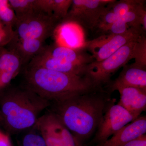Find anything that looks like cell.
I'll return each instance as SVG.
<instances>
[{"label":"cell","mask_w":146,"mask_h":146,"mask_svg":"<svg viewBox=\"0 0 146 146\" xmlns=\"http://www.w3.org/2000/svg\"><path fill=\"white\" fill-rule=\"evenodd\" d=\"M112 98L104 89L51 102L48 108L70 130L79 146L95 134Z\"/></svg>","instance_id":"6da1fadb"},{"label":"cell","mask_w":146,"mask_h":146,"mask_svg":"<svg viewBox=\"0 0 146 146\" xmlns=\"http://www.w3.org/2000/svg\"><path fill=\"white\" fill-rule=\"evenodd\" d=\"M25 86L50 102L57 101L101 89L86 76L70 74L27 64Z\"/></svg>","instance_id":"7a4b0ae2"},{"label":"cell","mask_w":146,"mask_h":146,"mask_svg":"<svg viewBox=\"0 0 146 146\" xmlns=\"http://www.w3.org/2000/svg\"><path fill=\"white\" fill-rule=\"evenodd\" d=\"M50 104L25 86L9 87L0 94V121L9 133H21L35 125Z\"/></svg>","instance_id":"3957f363"},{"label":"cell","mask_w":146,"mask_h":146,"mask_svg":"<svg viewBox=\"0 0 146 146\" xmlns=\"http://www.w3.org/2000/svg\"><path fill=\"white\" fill-rule=\"evenodd\" d=\"M137 39L126 44L104 60L99 62L94 60L86 65L85 76L97 88L105 89L112 81V75L133 59V49Z\"/></svg>","instance_id":"277c9868"},{"label":"cell","mask_w":146,"mask_h":146,"mask_svg":"<svg viewBox=\"0 0 146 146\" xmlns=\"http://www.w3.org/2000/svg\"><path fill=\"white\" fill-rule=\"evenodd\" d=\"M59 21L39 11L18 18L14 27L13 39H34L46 41L54 33Z\"/></svg>","instance_id":"5b68a950"},{"label":"cell","mask_w":146,"mask_h":146,"mask_svg":"<svg viewBox=\"0 0 146 146\" xmlns=\"http://www.w3.org/2000/svg\"><path fill=\"white\" fill-rule=\"evenodd\" d=\"M115 0H72L70 9L60 24H75L93 31L108 5Z\"/></svg>","instance_id":"8992f818"},{"label":"cell","mask_w":146,"mask_h":146,"mask_svg":"<svg viewBox=\"0 0 146 146\" xmlns=\"http://www.w3.org/2000/svg\"><path fill=\"white\" fill-rule=\"evenodd\" d=\"M145 33L143 29L129 28L124 33L117 35H106L87 42L83 46L91 53L95 61H99L113 54L121 47Z\"/></svg>","instance_id":"52a82bcc"},{"label":"cell","mask_w":146,"mask_h":146,"mask_svg":"<svg viewBox=\"0 0 146 146\" xmlns=\"http://www.w3.org/2000/svg\"><path fill=\"white\" fill-rule=\"evenodd\" d=\"M116 99H112L108 106L92 142L96 145L102 143L110 136L134 121L133 116L120 105L115 104Z\"/></svg>","instance_id":"ba28073f"},{"label":"cell","mask_w":146,"mask_h":146,"mask_svg":"<svg viewBox=\"0 0 146 146\" xmlns=\"http://www.w3.org/2000/svg\"><path fill=\"white\" fill-rule=\"evenodd\" d=\"M35 125L47 146H79L70 130L49 110L39 117Z\"/></svg>","instance_id":"9c48e42d"},{"label":"cell","mask_w":146,"mask_h":146,"mask_svg":"<svg viewBox=\"0 0 146 146\" xmlns=\"http://www.w3.org/2000/svg\"><path fill=\"white\" fill-rule=\"evenodd\" d=\"M118 91L120 99L118 104L123 107L136 119L146 109V89L126 86L112 87L107 91L111 94Z\"/></svg>","instance_id":"30bf717a"},{"label":"cell","mask_w":146,"mask_h":146,"mask_svg":"<svg viewBox=\"0 0 146 146\" xmlns=\"http://www.w3.org/2000/svg\"><path fill=\"white\" fill-rule=\"evenodd\" d=\"M23 65L21 57L14 50L0 47V94L10 87L11 82Z\"/></svg>","instance_id":"8fae6325"},{"label":"cell","mask_w":146,"mask_h":146,"mask_svg":"<svg viewBox=\"0 0 146 146\" xmlns=\"http://www.w3.org/2000/svg\"><path fill=\"white\" fill-rule=\"evenodd\" d=\"M82 47V48H73L56 43L44 47L39 53L57 60L77 65H86L92 63L94 61L93 56Z\"/></svg>","instance_id":"7c38bea8"},{"label":"cell","mask_w":146,"mask_h":146,"mask_svg":"<svg viewBox=\"0 0 146 146\" xmlns=\"http://www.w3.org/2000/svg\"><path fill=\"white\" fill-rule=\"evenodd\" d=\"M146 133V117L140 116L104 143L94 146H121Z\"/></svg>","instance_id":"4fadbf2b"},{"label":"cell","mask_w":146,"mask_h":146,"mask_svg":"<svg viewBox=\"0 0 146 146\" xmlns=\"http://www.w3.org/2000/svg\"><path fill=\"white\" fill-rule=\"evenodd\" d=\"M126 86L146 89V70L134 66L125 65L117 78L105 87L106 91L115 86Z\"/></svg>","instance_id":"5bb4252c"},{"label":"cell","mask_w":146,"mask_h":146,"mask_svg":"<svg viewBox=\"0 0 146 146\" xmlns=\"http://www.w3.org/2000/svg\"><path fill=\"white\" fill-rule=\"evenodd\" d=\"M44 42L38 39H13L10 43L11 44L10 49L17 53L25 65L28 64L42 50L44 47Z\"/></svg>","instance_id":"9a60e30c"},{"label":"cell","mask_w":146,"mask_h":146,"mask_svg":"<svg viewBox=\"0 0 146 146\" xmlns=\"http://www.w3.org/2000/svg\"><path fill=\"white\" fill-rule=\"evenodd\" d=\"M23 132L24 134L22 138V146H47L36 125Z\"/></svg>","instance_id":"2e32d148"},{"label":"cell","mask_w":146,"mask_h":146,"mask_svg":"<svg viewBox=\"0 0 146 146\" xmlns=\"http://www.w3.org/2000/svg\"><path fill=\"white\" fill-rule=\"evenodd\" d=\"M133 59L134 66L146 70V37L145 33L141 35L136 40L133 49Z\"/></svg>","instance_id":"e0dca14e"},{"label":"cell","mask_w":146,"mask_h":146,"mask_svg":"<svg viewBox=\"0 0 146 146\" xmlns=\"http://www.w3.org/2000/svg\"><path fill=\"white\" fill-rule=\"evenodd\" d=\"M10 5L18 18L38 11L36 5V0H9Z\"/></svg>","instance_id":"ac0fdd59"},{"label":"cell","mask_w":146,"mask_h":146,"mask_svg":"<svg viewBox=\"0 0 146 146\" xmlns=\"http://www.w3.org/2000/svg\"><path fill=\"white\" fill-rule=\"evenodd\" d=\"M145 2L144 0L115 1L110 4V9L115 15L120 18Z\"/></svg>","instance_id":"d6986e66"},{"label":"cell","mask_w":146,"mask_h":146,"mask_svg":"<svg viewBox=\"0 0 146 146\" xmlns=\"http://www.w3.org/2000/svg\"><path fill=\"white\" fill-rule=\"evenodd\" d=\"M145 3L120 17L129 28L143 29L141 25V18L144 11H146Z\"/></svg>","instance_id":"ffe728a7"},{"label":"cell","mask_w":146,"mask_h":146,"mask_svg":"<svg viewBox=\"0 0 146 146\" xmlns=\"http://www.w3.org/2000/svg\"><path fill=\"white\" fill-rule=\"evenodd\" d=\"M17 19L9 0H0V21L5 25L13 28Z\"/></svg>","instance_id":"44dd1931"},{"label":"cell","mask_w":146,"mask_h":146,"mask_svg":"<svg viewBox=\"0 0 146 146\" xmlns=\"http://www.w3.org/2000/svg\"><path fill=\"white\" fill-rule=\"evenodd\" d=\"M72 0H52L51 10L53 17L60 22L68 14Z\"/></svg>","instance_id":"7402d4cb"},{"label":"cell","mask_w":146,"mask_h":146,"mask_svg":"<svg viewBox=\"0 0 146 146\" xmlns=\"http://www.w3.org/2000/svg\"><path fill=\"white\" fill-rule=\"evenodd\" d=\"M110 4L108 5L105 10L102 13L96 27V29H98L103 33L110 26L119 18L111 10Z\"/></svg>","instance_id":"603a6c76"},{"label":"cell","mask_w":146,"mask_h":146,"mask_svg":"<svg viewBox=\"0 0 146 146\" xmlns=\"http://www.w3.org/2000/svg\"><path fill=\"white\" fill-rule=\"evenodd\" d=\"M129 27L120 18L110 26L104 33V34L117 35L124 33Z\"/></svg>","instance_id":"cb8c5ba5"},{"label":"cell","mask_w":146,"mask_h":146,"mask_svg":"<svg viewBox=\"0 0 146 146\" xmlns=\"http://www.w3.org/2000/svg\"><path fill=\"white\" fill-rule=\"evenodd\" d=\"M12 27L5 26L0 29V47L10 44L14 38L15 32Z\"/></svg>","instance_id":"d4e9b609"},{"label":"cell","mask_w":146,"mask_h":146,"mask_svg":"<svg viewBox=\"0 0 146 146\" xmlns=\"http://www.w3.org/2000/svg\"><path fill=\"white\" fill-rule=\"evenodd\" d=\"M121 146H146V134L133 139Z\"/></svg>","instance_id":"484cf974"},{"label":"cell","mask_w":146,"mask_h":146,"mask_svg":"<svg viewBox=\"0 0 146 146\" xmlns=\"http://www.w3.org/2000/svg\"><path fill=\"white\" fill-rule=\"evenodd\" d=\"M0 146H12L9 136L0 131Z\"/></svg>","instance_id":"4316f807"},{"label":"cell","mask_w":146,"mask_h":146,"mask_svg":"<svg viewBox=\"0 0 146 146\" xmlns=\"http://www.w3.org/2000/svg\"><path fill=\"white\" fill-rule=\"evenodd\" d=\"M5 25L4 24H3L2 22H1L0 21V29L3 28V27H4L5 26Z\"/></svg>","instance_id":"83f0119b"}]
</instances>
